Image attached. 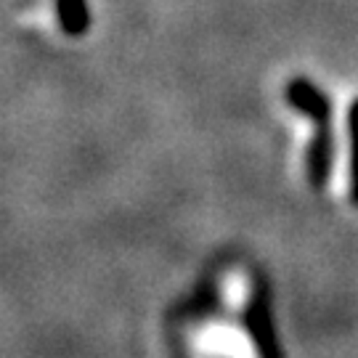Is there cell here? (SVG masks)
<instances>
[{"mask_svg": "<svg viewBox=\"0 0 358 358\" xmlns=\"http://www.w3.org/2000/svg\"><path fill=\"white\" fill-rule=\"evenodd\" d=\"M192 358H260L255 337L242 324L226 319H207L186 334Z\"/></svg>", "mask_w": 358, "mask_h": 358, "instance_id": "1", "label": "cell"}, {"mask_svg": "<svg viewBox=\"0 0 358 358\" xmlns=\"http://www.w3.org/2000/svg\"><path fill=\"white\" fill-rule=\"evenodd\" d=\"M350 194H353V202H358V101L353 103V112H350Z\"/></svg>", "mask_w": 358, "mask_h": 358, "instance_id": "2", "label": "cell"}]
</instances>
